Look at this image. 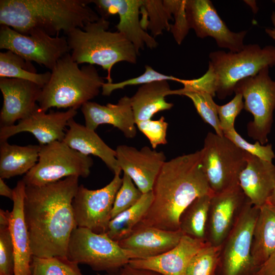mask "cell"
Instances as JSON below:
<instances>
[{
	"mask_svg": "<svg viewBox=\"0 0 275 275\" xmlns=\"http://www.w3.org/2000/svg\"><path fill=\"white\" fill-rule=\"evenodd\" d=\"M122 275H162L153 270L132 267L129 264L120 269Z\"/></svg>",
	"mask_w": 275,
	"mask_h": 275,
	"instance_id": "cell-44",
	"label": "cell"
},
{
	"mask_svg": "<svg viewBox=\"0 0 275 275\" xmlns=\"http://www.w3.org/2000/svg\"><path fill=\"white\" fill-rule=\"evenodd\" d=\"M40 146H22L0 142V178L9 179L27 173L37 163Z\"/></svg>",
	"mask_w": 275,
	"mask_h": 275,
	"instance_id": "cell-28",
	"label": "cell"
},
{
	"mask_svg": "<svg viewBox=\"0 0 275 275\" xmlns=\"http://www.w3.org/2000/svg\"><path fill=\"white\" fill-rule=\"evenodd\" d=\"M0 49L11 51L27 61L35 62L50 70L61 58L70 52L64 36H51L40 30L23 34L3 25L0 28Z\"/></svg>",
	"mask_w": 275,
	"mask_h": 275,
	"instance_id": "cell-12",
	"label": "cell"
},
{
	"mask_svg": "<svg viewBox=\"0 0 275 275\" xmlns=\"http://www.w3.org/2000/svg\"><path fill=\"white\" fill-rule=\"evenodd\" d=\"M136 126L149 140L153 149L160 145L167 143V132L168 123L163 116L158 120L151 119L138 122Z\"/></svg>",
	"mask_w": 275,
	"mask_h": 275,
	"instance_id": "cell-40",
	"label": "cell"
},
{
	"mask_svg": "<svg viewBox=\"0 0 275 275\" xmlns=\"http://www.w3.org/2000/svg\"><path fill=\"white\" fill-rule=\"evenodd\" d=\"M85 126L93 130L102 124L112 125L128 139L136 134V126L131 105L130 97L124 96L116 104L101 105L88 101L81 107Z\"/></svg>",
	"mask_w": 275,
	"mask_h": 275,
	"instance_id": "cell-20",
	"label": "cell"
},
{
	"mask_svg": "<svg viewBox=\"0 0 275 275\" xmlns=\"http://www.w3.org/2000/svg\"><path fill=\"white\" fill-rule=\"evenodd\" d=\"M10 212L8 210H0V226H8L9 225Z\"/></svg>",
	"mask_w": 275,
	"mask_h": 275,
	"instance_id": "cell-46",
	"label": "cell"
},
{
	"mask_svg": "<svg viewBox=\"0 0 275 275\" xmlns=\"http://www.w3.org/2000/svg\"><path fill=\"white\" fill-rule=\"evenodd\" d=\"M221 248L206 242L190 260L185 275H216Z\"/></svg>",
	"mask_w": 275,
	"mask_h": 275,
	"instance_id": "cell-34",
	"label": "cell"
},
{
	"mask_svg": "<svg viewBox=\"0 0 275 275\" xmlns=\"http://www.w3.org/2000/svg\"><path fill=\"white\" fill-rule=\"evenodd\" d=\"M201 151L203 170L213 194L239 185V176L246 164L245 152L224 135L211 132Z\"/></svg>",
	"mask_w": 275,
	"mask_h": 275,
	"instance_id": "cell-7",
	"label": "cell"
},
{
	"mask_svg": "<svg viewBox=\"0 0 275 275\" xmlns=\"http://www.w3.org/2000/svg\"><path fill=\"white\" fill-rule=\"evenodd\" d=\"M76 262L67 257H32L31 268L35 275H84Z\"/></svg>",
	"mask_w": 275,
	"mask_h": 275,
	"instance_id": "cell-33",
	"label": "cell"
},
{
	"mask_svg": "<svg viewBox=\"0 0 275 275\" xmlns=\"http://www.w3.org/2000/svg\"><path fill=\"white\" fill-rule=\"evenodd\" d=\"M120 270L118 271H115L106 272L104 275H122ZM98 275H100V274H98Z\"/></svg>",
	"mask_w": 275,
	"mask_h": 275,
	"instance_id": "cell-50",
	"label": "cell"
},
{
	"mask_svg": "<svg viewBox=\"0 0 275 275\" xmlns=\"http://www.w3.org/2000/svg\"><path fill=\"white\" fill-rule=\"evenodd\" d=\"M153 199L152 191L143 194L135 204L111 220L105 234L117 242L129 236L147 212Z\"/></svg>",
	"mask_w": 275,
	"mask_h": 275,
	"instance_id": "cell-29",
	"label": "cell"
},
{
	"mask_svg": "<svg viewBox=\"0 0 275 275\" xmlns=\"http://www.w3.org/2000/svg\"><path fill=\"white\" fill-rule=\"evenodd\" d=\"M67 257L94 270L106 272L119 270L134 259L130 251L122 249L105 233H97L80 227L71 234Z\"/></svg>",
	"mask_w": 275,
	"mask_h": 275,
	"instance_id": "cell-8",
	"label": "cell"
},
{
	"mask_svg": "<svg viewBox=\"0 0 275 275\" xmlns=\"http://www.w3.org/2000/svg\"><path fill=\"white\" fill-rule=\"evenodd\" d=\"M3 103L0 113L1 127L14 125L38 107L42 88L32 81L12 78H0Z\"/></svg>",
	"mask_w": 275,
	"mask_h": 275,
	"instance_id": "cell-19",
	"label": "cell"
},
{
	"mask_svg": "<svg viewBox=\"0 0 275 275\" xmlns=\"http://www.w3.org/2000/svg\"><path fill=\"white\" fill-rule=\"evenodd\" d=\"M145 67L144 72L137 77L116 83L105 82L102 87V94L103 96H108L114 91L122 89L129 86L143 85L152 82L161 80H173L180 82L181 80V79L172 75H168L161 73L154 70L149 65H146Z\"/></svg>",
	"mask_w": 275,
	"mask_h": 275,
	"instance_id": "cell-36",
	"label": "cell"
},
{
	"mask_svg": "<svg viewBox=\"0 0 275 275\" xmlns=\"http://www.w3.org/2000/svg\"><path fill=\"white\" fill-rule=\"evenodd\" d=\"M152 191L151 205L135 228L179 230L184 210L196 198L213 194L203 170L201 150L166 161Z\"/></svg>",
	"mask_w": 275,
	"mask_h": 275,
	"instance_id": "cell-2",
	"label": "cell"
},
{
	"mask_svg": "<svg viewBox=\"0 0 275 275\" xmlns=\"http://www.w3.org/2000/svg\"><path fill=\"white\" fill-rule=\"evenodd\" d=\"M31 275H35V274L32 273Z\"/></svg>",
	"mask_w": 275,
	"mask_h": 275,
	"instance_id": "cell-52",
	"label": "cell"
},
{
	"mask_svg": "<svg viewBox=\"0 0 275 275\" xmlns=\"http://www.w3.org/2000/svg\"><path fill=\"white\" fill-rule=\"evenodd\" d=\"M67 126L69 128L63 142L84 155L98 157L114 174H121L122 171L118 164L116 150L105 144L95 130L77 123L74 118L68 121Z\"/></svg>",
	"mask_w": 275,
	"mask_h": 275,
	"instance_id": "cell-25",
	"label": "cell"
},
{
	"mask_svg": "<svg viewBox=\"0 0 275 275\" xmlns=\"http://www.w3.org/2000/svg\"><path fill=\"white\" fill-rule=\"evenodd\" d=\"M89 0H1L0 24L28 34L40 30L55 37L82 29L99 16Z\"/></svg>",
	"mask_w": 275,
	"mask_h": 275,
	"instance_id": "cell-3",
	"label": "cell"
},
{
	"mask_svg": "<svg viewBox=\"0 0 275 275\" xmlns=\"http://www.w3.org/2000/svg\"><path fill=\"white\" fill-rule=\"evenodd\" d=\"M26 185L22 180L13 189V206L10 212L9 229L15 257L14 275H31L32 253L29 232L24 214Z\"/></svg>",
	"mask_w": 275,
	"mask_h": 275,
	"instance_id": "cell-21",
	"label": "cell"
},
{
	"mask_svg": "<svg viewBox=\"0 0 275 275\" xmlns=\"http://www.w3.org/2000/svg\"><path fill=\"white\" fill-rule=\"evenodd\" d=\"M116 158L121 171L128 175L143 194L152 191L166 157L162 151L148 146L140 149L126 145L116 149Z\"/></svg>",
	"mask_w": 275,
	"mask_h": 275,
	"instance_id": "cell-16",
	"label": "cell"
},
{
	"mask_svg": "<svg viewBox=\"0 0 275 275\" xmlns=\"http://www.w3.org/2000/svg\"><path fill=\"white\" fill-rule=\"evenodd\" d=\"M183 235L180 230L168 231L152 227H140L118 243L122 249L133 254V259H142L155 257L171 250L177 245Z\"/></svg>",
	"mask_w": 275,
	"mask_h": 275,
	"instance_id": "cell-23",
	"label": "cell"
},
{
	"mask_svg": "<svg viewBox=\"0 0 275 275\" xmlns=\"http://www.w3.org/2000/svg\"><path fill=\"white\" fill-rule=\"evenodd\" d=\"M209 57L208 68L204 74L198 78L181 79L180 82L183 87L171 90L169 95L202 91L225 99L233 94L240 80L257 74L265 67L275 66V46L261 48L257 44H250L239 52L214 51Z\"/></svg>",
	"mask_w": 275,
	"mask_h": 275,
	"instance_id": "cell-4",
	"label": "cell"
},
{
	"mask_svg": "<svg viewBox=\"0 0 275 275\" xmlns=\"http://www.w3.org/2000/svg\"><path fill=\"white\" fill-rule=\"evenodd\" d=\"M104 83L94 65L79 68L67 53L57 62L42 88L38 100L39 109L46 112L54 107L77 109L98 96Z\"/></svg>",
	"mask_w": 275,
	"mask_h": 275,
	"instance_id": "cell-6",
	"label": "cell"
},
{
	"mask_svg": "<svg viewBox=\"0 0 275 275\" xmlns=\"http://www.w3.org/2000/svg\"><path fill=\"white\" fill-rule=\"evenodd\" d=\"M275 252V206L266 203L259 208L255 225L251 254L257 269Z\"/></svg>",
	"mask_w": 275,
	"mask_h": 275,
	"instance_id": "cell-27",
	"label": "cell"
},
{
	"mask_svg": "<svg viewBox=\"0 0 275 275\" xmlns=\"http://www.w3.org/2000/svg\"><path fill=\"white\" fill-rule=\"evenodd\" d=\"M206 242L183 235L174 248L159 255L142 259H132V267L151 270L162 275H185L193 257Z\"/></svg>",
	"mask_w": 275,
	"mask_h": 275,
	"instance_id": "cell-22",
	"label": "cell"
},
{
	"mask_svg": "<svg viewBox=\"0 0 275 275\" xmlns=\"http://www.w3.org/2000/svg\"><path fill=\"white\" fill-rule=\"evenodd\" d=\"M245 3H247L248 4H249L250 5V6L252 8L253 12L254 13H256L258 11V8L257 7V5H256V3L255 2V1H244Z\"/></svg>",
	"mask_w": 275,
	"mask_h": 275,
	"instance_id": "cell-49",
	"label": "cell"
},
{
	"mask_svg": "<svg viewBox=\"0 0 275 275\" xmlns=\"http://www.w3.org/2000/svg\"><path fill=\"white\" fill-rule=\"evenodd\" d=\"M143 195L137 186H135L131 178L124 173L121 185L114 201L111 213L112 219L135 204Z\"/></svg>",
	"mask_w": 275,
	"mask_h": 275,
	"instance_id": "cell-37",
	"label": "cell"
},
{
	"mask_svg": "<svg viewBox=\"0 0 275 275\" xmlns=\"http://www.w3.org/2000/svg\"><path fill=\"white\" fill-rule=\"evenodd\" d=\"M246 157L239 184L251 204L259 208L267 203L275 187V166L246 152Z\"/></svg>",
	"mask_w": 275,
	"mask_h": 275,
	"instance_id": "cell-24",
	"label": "cell"
},
{
	"mask_svg": "<svg viewBox=\"0 0 275 275\" xmlns=\"http://www.w3.org/2000/svg\"><path fill=\"white\" fill-rule=\"evenodd\" d=\"M212 194L196 198L182 212L179 230L183 235L206 242V227Z\"/></svg>",
	"mask_w": 275,
	"mask_h": 275,
	"instance_id": "cell-30",
	"label": "cell"
},
{
	"mask_svg": "<svg viewBox=\"0 0 275 275\" xmlns=\"http://www.w3.org/2000/svg\"><path fill=\"white\" fill-rule=\"evenodd\" d=\"M269 68L265 67L257 74L240 80L234 91L242 95L244 109L254 117L248 124V134L262 145L268 142L275 110V81L269 76Z\"/></svg>",
	"mask_w": 275,
	"mask_h": 275,
	"instance_id": "cell-10",
	"label": "cell"
},
{
	"mask_svg": "<svg viewBox=\"0 0 275 275\" xmlns=\"http://www.w3.org/2000/svg\"><path fill=\"white\" fill-rule=\"evenodd\" d=\"M15 257L8 226H0V275H14Z\"/></svg>",
	"mask_w": 275,
	"mask_h": 275,
	"instance_id": "cell-41",
	"label": "cell"
},
{
	"mask_svg": "<svg viewBox=\"0 0 275 275\" xmlns=\"http://www.w3.org/2000/svg\"><path fill=\"white\" fill-rule=\"evenodd\" d=\"M247 200L239 185L212 195L206 227V242L212 246H222Z\"/></svg>",
	"mask_w": 275,
	"mask_h": 275,
	"instance_id": "cell-15",
	"label": "cell"
},
{
	"mask_svg": "<svg viewBox=\"0 0 275 275\" xmlns=\"http://www.w3.org/2000/svg\"><path fill=\"white\" fill-rule=\"evenodd\" d=\"M224 135L239 148L253 156L270 162L275 158L271 144L262 145L258 141L254 144L250 143L242 138L235 129L224 132Z\"/></svg>",
	"mask_w": 275,
	"mask_h": 275,
	"instance_id": "cell-39",
	"label": "cell"
},
{
	"mask_svg": "<svg viewBox=\"0 0 275 275\" xmlns=\"http://www.w3.org/2000/svg\"><path fill=\"white\" fill-rule=\"evenodd\" d=\"M90 1L100 11L101 17L106 18L109 15L118 14L119 21L116 25L117 31L133 45L138 53L145 46L150 49L157 47V42L141 25L140 14L143 0Z\"/></svg>",
	"mask_w": 275,
	"mask_h": 275,
	"instance_id": "cell-18",
	"label": "cell"
},
{
	"mask_svg": "<svg viewBox=\"0 0 275 275\" xmlns=\"http://www.w3.org/2000/svg\"><path fill=\"white\" fill-rule=\"evenodd\" d=\"M165 6L174 18V23L171 26L170 32L179 45L181 44L190 29L185 13L186 0H163Z\"/></svg>",
	"mask_w": 275,
	"mask_h": 275,
	"instance_id": "cell-38",
	"label": "cell"
},
{
	"mask_svg": "<svg viewBox=\"0 0 275 275\" xmlns=\"http://www.w3.org/2000/svg\"><path fill=\"white\" fill-rule=\"evenodd\" d=\"M242 99L241 94L236 93L233 98L228 103L223 105L217 104L218 119L223 133L235 129V119L244 108Z\"/></svg>",
	"mask_w": 275,
	"mask_h": 275,
	"instance_id": "cell-42",
	"label": "cell"
},
{
	"mask_svg": "<svg viewBox=\"0 0 275 275\" xmlns=\"http://www.w3.org/2000/svg\"><path fill=\"white\" fill-rule=\"evenodd\" d=\"M0 195L7 197L13 200L14 196L13 189L10 188L4 182V180L0 178Z\"/></svg>",
	"mask_w": 275,
	"mask_h": 275,
	"instance_id": "cell-45",
	"label": "cell"
},
{
	"mask_svg": "<svg viewBox=\"0 0 275 275\" xmlns=\"http://www.w3.org/2000/svg\"><path fill=\"white\" fill-rule=\"evenodd\" d=\"M254 275H275V252L257 269Z\"/></svg>",
	"mask_w": 275,
	"mask_h": 275,
	"instance_id": "cell-43",
	"label": "cell"
},
{
	"mask_svg": "<svg viewBox=\"0 0 275 275\" xmlns=\"http://www.w3.org/2000/svg\"><path fill=\"white\" fill-rule=\"evenodd\" d=\"M259 208L248 199L233 228L222 245L216 275H254L252 245Z\"/></svg>",
	"mask_w": 275,
	"mask_h": 275,
	"instance_id": "cell-11",
	"label": "cell"
},
{
	"mask_svg": "<svg viewBox=\"0 0 275 275\" xmlns=\"http://www.w3.org/2000/svg\"><path fill=\"white\" fill-rule=\"evenodd\" d=\"M109 21L103 17L76 28L67 35L70 55L77 64L97 65L107 71V82H113L111 71L120 62L136 64L139 53L121 33L108 31Z\"/></svg>",
	"mask_w": 275,
	"mask_h": 275,
	"instance_id": "cell-5",
	"label": "cell"
},
{
	"mask_svg": "<svg viewBox=\"0 0 275 275\" xmlns=\"http://www.w3.org/2000/svg\"><path fill=\"white\" fill-rule=\"evenodd\" d=\"M32 64L13 52H0V78L24 79L34 82L42 88L50 79L51 72L38 73Z\"/></svg>",
	"mask_w": 275,
	"mask_h": 275,
	"instance_id": "cell-31",
	"label": "cell"
},
{
	"mask_svg": "<svg viewBox=\"0 0 275 275\" xmlns=\"http://www.w3.org/2000/svg\"><path fill=\"white\" fill-rule=\"evenodd\" d=\"M267 203L275 206V187L268 198Z\"/></svg>",
	"mask_w": 275,
	"mask_h": 275,
	"instance_id": "cell-48",
	"label": "cell"
},
{
	"mask_svg": "<svg viewBox=\"0 0 275 275\" xmlns=\"http://www.w3.org/2000/svg\"><path fill=\"white\" fill-rule=\"evenodd\" d=\"M77 114L76 109L69 108L65 112L50 111L48 113L39 107L27 118L19 121L16 125L1 127L0 142L6 141L21 132H29L37 139L39 145L59 141H63L65 128L68 121Z\"/></svg>",
	"mask_w": 275,
	"mask_h": 275,
	"instance_id": "cell-17",
	"label": "cell"
},
{
	"mask_svg": "<svg viewBox=\"0 0 275 275\" xmlns=\"http://www.w3.org/2000/svg\"><path fill=\"white\" fill-rule=\"evenodd\" d=\"M185 13L189 29L197 37H211L219 47L236 52L243 49L246 31H231L218 14L209 0H186Z\"/></svg>",
	"mask_w": 275,
	"mask_h": 275,
	"instance_id": "cell-14",
	"label": "cell"
},
{
	"mask_svg": "<svg viewBox=\"0 0 275 275\" xmlns=\"http://www.w3.org/2000/svg\"><path fill=\"white\" fill-rule=\"evenodd\" d=\"M141 23L143 29L149 30L151 36L162 35L163 31H170L172 24L169 21L173 16L165 6L162 0H143L140 9Z\"/></svg>",
	"mask_w": 275,
	"mask_h": 275,
	"instance_id": "cell-32",
	"label": "cell"
},
{
	"mask_svg": "<svg viewBox=\"0 0 275 275\" xmlns=\"http://www.w3.org/2000/svg\"><path fill=\"white\" fill-rule=\"evenodd\" d=\"M170 90L167 80L142 85L130 97L135 123L151 119L160 111L170 109L174 104L167 102L165 99Z\"/></svg>",
	"mask_w": 275,
	"mask_h": 275,
	"instance_id": "cell-26",
	"label": "cell"
},
{
	"mask_svg": "<svg viewBox=\"0 0 275 275\" xmlns=\"http://www.w3.org/2000/svg\"><path fill=\"white\" fill-rule=\"evenodd\" d=\"M78 178L26 185L24 214L33 256L67 257L71 234L77 227L72 203Z\"/></svg>",
	"mask_w": 275,
	"mask_h": 275,
	"instance_id": "cell-1",
	"label": "cell"
},
{
	"mask_svg": "<svg viewBox=\"0 0 275 275\" xmlns=\"http://www.w3.org/2000/svg\"><path fill=\"white\" fill-rule=\"evenodd\" d=\"M122 182L120 174H116L108 184L98 189H89L79 185L72 203L77 227L97 233H105Z\"/></svg>",
	"mask_w": 275,
	"mask_h": 275,
	"instance_id": "cell-13",
	"label": "cell"
},
{
	"mask_svg": "<svg viewBox=\"0 0 275 275\" xmlns=\"http://www.w3.org/2000/svg\"><path fill=\"white\" fill-rule=\"evenodd\" d=\"M271 20L273 25L272 29H266V33L272 39L275 40V12L273 11L271 15Z\"/></svg>",
	"mask_w": 275,
	"mask_h": 275,
	"instance_id": "cell-47",
	"label": "cell"
},
{
	"mask_svg": "<svg viewBox=\"0 0 275 275\" xmlns=\"http://www.w3.org/2000/svg\"><path fill=\"white\" fill-rule=\"evenodd\" d=\"M178 95L189 98L202 120L213 128L216 134L219 136L224 135L220 126L217 104L211 95L202 91L183 92Z\"/></svg>",
	"mask_w": 275,
	"mask_h": 275,
	"instance_id": "cell-35",
	"label": "cell"
},
{
	"mask_svg": "<svg viewBox=\"0 0 275 275\" xmlns=\"http://www.w3.org/2000/svg\"><path fill=\"white\" fill-rule=\"evenodd\" d=\"M272 2L275 4V0L272 1Z\"/></svg>",
	"mask_w": 275,
	"mask_h": 275,
	"instance_id": "cell-51",
	"label": "cell"
},
{
	"mask_svg": "<svg viewBox=\"0 0 275 275\" xmlns=\"http://www.w3.org/2000/svg\"><path fill=\"white\" fill-rule=\"evenodd\" d=\"M38 162L23 176L26 185L41 186L70 176L87 178L92 158L75 150L63 141L40 145Z\"/></svg>",
	"mask_w": 275,
	"mask_h": 275,
	"instance_id": "cell-9",
	"label": "cell"
}]
</instances>
